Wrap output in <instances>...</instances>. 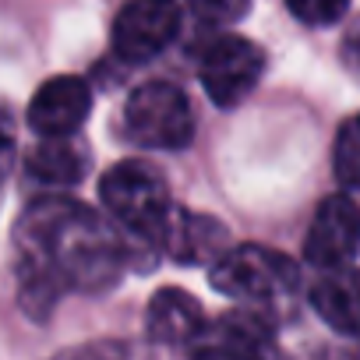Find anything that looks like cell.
<instances>
[{"label":"cell","instance_id":"obj_1","mask_svg":"<svg viewBox=\"0 0 360 360\" xmlns=\"http://www.w3.org/2000/svg\"><path fill=\"white\" fill-rule=\"evenodd\" d=\"M18 300L32 318H46L68 290L96 293L117 283L127 248L89 205L71 198L32 202L15 226Z\"/></svg>","mask_w":360,"mask_h":360},{"label":"cell","instance_id":"obj_2","mask_svg":"<svg viewBox=\"0 0 360 360\" xmlns=\"http://www.w3.org/2000/svg\"><path fill=\"white\" fill-rule=\"evenodd\" d=\"M99 198L110 219L120 226L124 237H131L145 251H162V237L173 216L169 188L155 166L124 159L99 180Z\"/></svg>","mask_w":360,"mask_h":360},{"label":"cell","instance_id":"obj_3","mask_svg":"<svg viewBox=\"0 0 360 360\" xmlns=\"http://www.w3.org/2000/svg\"><path fill=\"white\" fill-rule=\"evenodd\" d=\"M212 286L251 311L272 314L279 307H290L300 290V269L283 251L262 248V244H240L223 251L212 262Z\"/></svg>","mask_w":360,"mask_h":360},{"label":"cell","instance_id":"obj_4","mask_svg":"<svg viewBox=\"0 0 360 360\" xmlns=\"http://www.w3.org/2000/svg\"><path fill=\"white\" fill-rule=\"evenodd\" d=\"M195 127V110L173 82H145L127 96L124 131L145 148H184Z\"/></svg>","mask_w":360,"mask_h":360},{"label":"cell","instance_id":"obj_5","mask_svg":"<svg viewBox=\"0 0 360 360\" xmlns=\"http://www.w3.org/2000/svg\"><path fill=\"white\" fill-rule=\"evenodd\" d=\"M262 75H265V50L244 36H216L198 60V78L205 85V96L223 110L240 106L258 89Z\"/></svg>","mask_w":360,"mask_h":360},{"label":"cell","instance_id":"obj_6","mask_svg":"<svg viewBox=\"0 0 360 360\" xmlns=\"http://www.w3.org/2000/svg\"><path fill=\"white\" fill-rule=\"evenodd\" d=\"M176 0H127L113 18V53L124 64H148L176 39Z\"/></svg>","mask_w":360,"mask_h":360},{"label":"cell","instance_id":"obj_7","mask_svg":"<svg viewBox=\"0 0 360 360\" xmlns=\"http://www.w3.org/2000/svg\"><path fill=\"white\" fill-rule=\"evenodd\" d=\"M356 251H360V205L349 195H328L314 209V219L307 226L304 258L314 269L328 272L349 265Z\"/></svg>","mask_w":360,"mask_h":360},{"label":"cell","instance_id":"obj_8","mask_svg":"<svg viewBox=\"0 0 360 360\" xmlns=\"http://www.w3.org/2000/svg\"><path fill=\"white\" fill-rule=\"evenodd\" d=\"M195 360H272V321L262 311L240 307L223 314L195 342Z\"/></svg>","mask_w":360,"mask_h":360},{"label":"cell","instance_id":"obj_9","mask_svg":"<svg viewBox=\"0 0 360 360\" xmlns=\"http://www.w3.org/2000/svg\"><path fill=\"white\" fill-rule=\"evenodd\" d=\"M92 110V92L78 75H57L43 82L29 103V127L39 138H71Z\"/></svg>","mask_w":360,"mask_h":360},{"label":"cell","instance_id":"obj_10","mask_svg":"<svg viewBox=\"0 0 360 360\" xmlns=\"http://www.w3.org/2000/svg\"><path fill=\"white\" fill-rule=\"evenodd\" d=\"M145 332L159 346H195L205 332V311L188 290L166 286L148 300Z\"/></svg>","mask_w":360,"mask_h":360},{"label":"cell","instance_id":"obj_11","mask_svg":"<svg viewBox=\"0 0 360 360\" xmlns=\"http://www.w3.org/2000/svg\"><path fill=\"white\" fill-rule=\"evenodd\" d=\"M311 307L339 335H360V269H328L311 286Z\"/></svg>","mask_w":360,"mask_h":360},{"label":"cell","instance_id":"obj_12","mask_svg":"<svg viewBox=\"0 0 360 360\" xmlns=\"http://www.w3.org/2000/svg\"><path fill=\"white\" fill-rule=\"evenodd\" d=\"M162 251L180 265L216 262L226 251V230L209 216H198V212H188V209H173L166 237H162Z\"/></svg>","mask_w":360,"mask_h":360},{"label":"cell","instance_id":"obj_13","mask_svg":"<svg viewBox=\"0 0 360 360\" xmlns=\"http://www.w3.org/2000/svg\"><path fill=\"white\" fill-rule=\"evenodd\" d=\"M89 155L71 138H43L29 152V173L50 188H71L85 176Z\"/></svg>","mask_w":360,"mask_h":360},{"label":"cell","instance_id":"obj_14","mask_svg":"<svg viewBox=\"0 0 360 360\" xmlns=\"http://www.w3.org/2000/svg\"><path fill=\"white\" fill-rule=\"evenodd\" d=\"M50 360H152L145 346L131 342V339H92L82 346H68L60 353H53Z\"/></svg>","mask_w":360,"mask_h":360},{"label":"cell","instance_id":"obj_15","mask_svg":"<svg viewBox=\"0 0 360 360\" xmlns=\"http://www.w3.org/2000/svg\"><path fill=\"white\" fill-rule=\"evenodd\" d=\"M332 166L346 188H360V117L346 120L339 127L335 148H332Z\"/></svg>","mask_w":360,"mask_h":360},{"label":"cell","instance_id":"obj_16","mask_svg":"<svg viewBox=\"0 0 360 360\" xmlns=\"http://www.w3.org/2000/svg\"><path fill=\"white\" fill-rule=\"evenodd\" d=\"M286 8L297 22L311 29H325V25L342 22V15L349 11V0H286Z\"/></svg>","mask_w":360,"mask_h":360},{"label":"cell","instance_id":"obj_17","mask_svg":"<svg viewBox=\"0 0 360 360\" xmlns=\"http://www.w3.org/2000/svg\"><path fill=\"white\" fill-rule=\"evenodd\" d=\"M188 8H191V15L198 22L223 29V25H233V22H240L248 15L251 0H188Z\"/></svg>","mask_w":360,"mask_h":360},{"label":"cell","instance_id":"obj_18","mask_svg":"<svg viewBox=\"0 0 360 360\" xmlns=\"http://www.w3.org/2000/svg\"><path fill=\"white\" fill-rule=\"evenodd\" d=\"M342 64L360 78V22H353L342 36Z\"/></svg>","mask_w":360,"mask_h":360},{"label":"cell","instance_id":"obj_19","mask_svg":"<svg viewBox=\"0 0 360 360\" xmlns=\"http://www.w3.org/2000/svg\"><path fill=\"white\" fill-rule=\"evenodd\" d=\"M11 166H15V141L8 134H0V188H4Z\"/></svg>","mask_w":360,"mask_h":360},{"label":"cell","instance_id":"obj_20","mask_svg":"<svg viewBox=\"0 0 360 360\" xmlns=\"http://www.w3.org/2000/svg\"><path fill=\"white\" fill-rule=\"evenodd\" d=\"M356 360H360V356H356Z\"/></svg>","mask_w":360,"mask_h":360}]
</instances>
